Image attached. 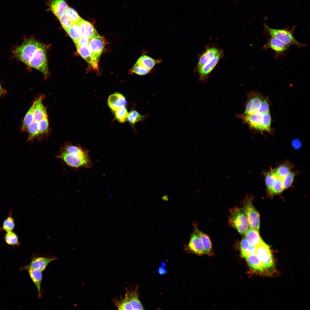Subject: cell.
<instances>
[{"mask_svg":"<svg viewBox=\"0 0 310 310\" xmlns=\"http://www.w3.org/2000/svg\"><path fill=\"white\" fill-rule=\"evenodd\" d=\"M128 114L127 108L125 106H123L116 111L115 118L120 122L123 123L127 120Z\"/></svg>","mask_w":310,"mask_h":310,"instance_id":"37","label":"cell"},{"mask_svg":"<svg viewBox=\"0 0 310 310\" xmlns=\"http://www.w3.org/2000/svg\"><path fill=\"white\" fill-rule=\"evenodd\" d=\"M43 96H40L36 99L33 113L34 121L38 123L47 117L46 108L42 102Z\"/></svg>","mask_w":310,"mask_h":310,"instance_id":"20","label":"cell"},{"mask_svg":"<svg viewBox=\"0 0 310 310\" xmlns=\"http://www.w3.org/2000/svg\"><path fill=\"white\" fill-rule=\"evenodd\" d=\"M28 134V141L31 142L34 139L40 135L37 126V123L33 121L27 128Z\"/></svg>","mask_w":310,"mask_h":310,"instance_id":"34","label":"cell"},{"mask_svg":"<svg viewBox=\"0 0 310 310\" xmlns=\"http://www.w3.org/2000/svg\"><path fill=\"white\" fill-rule=\"evenodd\" d=\"M270 105L268 99L263 96L260 109L259 111L264 113L270 111Z\"/></svg>","mask_w":310,"mask_h":310,"instance_id":"43","label":"cell"},{"mask_svg":"<svg viewBox=\"0 0 310 310\" xmlns=\"http://www.w3.org/2000/svg\"><path fill=\"white\" fill-rule=\"evenodd\" d=\"M49 5L51 10L58 18L69 7L65 0H50Z\"/></svg>","mask_w":310,"mask_h":310,"instance_id":"16","label":"cell"},{"mask_svg":"<svg viewBox=\"0 0 310 310\" xmlns=\"http://www.w3.org/2000/svg\"><path fill=\"white\" fill-rule=\"evenodd\" d=\"M294 167V165L288 161H286L279 165L277 167L273 168L275 174L278 176L284 178L289 173Z\"/></svg>","mask_w":310,"mask_h":310,"instance_id":"27","label":"cell"},{"mask_svg":"<svg viewBox=\"0 0 310 310\" xmlns=\"http://www.w3.org/2000/svg\"><path fill=\"white\" fill-rule=\"evenodd\" d=\"M289 47L278 39L273 37H270L267 42L264 44L263 49L266 51L268 49L273 50L275 53V57L283 55L287 51Z\"/></svg>","mask_w":310,"mask_h":310,"instance_id":"11","label":"cell"},{"mask_svg":"<svg viewBox=\"0 0 310 310\" xmlns=\"http://www.w3.org/2000/svg\"><path fill=\"white\" fill-rule=\"evenodd\" d=\"M257 247L256 253L266 269L273 268L274 262L269 247L263 241Z\"/></svg>","mask_w":310,"mask_h":310,"instance_id":"9","label":"cell"},{"mask_svg":"<svg viewBox=\"0 0 310 310\" xmlns=\"http://www.w3.org/2000/svg\"><path fill=\"white\" fill-rule=\"evenodd\" d=\"M193 226L194 230L199 235L202 241L205 254L209 255H212V245L209 237L207 235L199 230L196 224L193 223Z\"/></svg>","mask_w":310,"mask_h":310,"instance_id":"21","label":"cell"},{"mask_svg":"<svg viewBox=\"0 0 310 310\" xmlns=\"http://www.w3.org/2000/svg\"><path fill=\"white\" fill-rule=\"evenodd\" d=\"M245 258L249 266L254 270L261 272L266 269L256 253L250 255Z\"/></svg>","mask_w":310,"mask_h":310,"instance_id":"25","label":"cell"},{"mask_svg":"<svg viewBox=\"0 0 310 310\" xmlns=\"http://www.w3.org/2000/svg\"><path fill=\"white\" fill-rule=\"evenodd\" d=\"M271 122V117L270 111L264 113L263 123L264 131H267L270 133H272Z\"/></svg>","mask_w":310,"mask_h":310,"instance_id":"38","label":"cell"},{"mask_svg":"<svg viewBox=\"0 0 310 310\" xmlns=\"http://www.w3.org/2000/svg\"><path fill=\"white\" fill-rule=\"evenodd\" d=\"M36 102V100L34 101L26 115L22 127L21 131H26L28 127L34 121L33 113Z\"/></svg>","mask_w":310,"mask_h":310,"instance_id":"29","label":"cell"},{"mask_svg":"<svg viewBox=\"0 0 310 310\" xmlns=\"http://www.w3.org/2000/svg\"><path fill=\"white\" fill-rule=\"evenodd\" d=\"M66 32L74 43L82 35L81 29L78 23L73 24Z\"/></svg>","mask_w":310,"mask_h":310,"instance_id":"32","label":"cell"},{"mask_svg":"<svg viewBox=\"0 0 310 310\" xmlns=\"http://www.w3.org/2000/svg\"><path fill=\"white\" fill-rule=\"evenodd\" d=\"M188 247L190 250L196 254L201 255L205 254L202 241L194 230L191 235Z\"/></svg>","mask_w":310,"mask_h":310,"instance_id":"17","label":"cell"},{"mask_svg":"<svg viewBox=\"0 0 310 310\" xmlns=\"http://www.w3.org/2000/svg\"><path fill=\"white\" fill-rule=\"evenodd\" d=\"M5 92V91L1 86L0 84V98L2 94Z\"/></svg>","mask_w":310,"mask_h":310,"instance_id":"47","label":"cell"},{"mask_svg":"<svg viewBox=\"0 0 310 310\" xmlns=\"http://www.w3.org/2000/svg\"><path fill=\"white\" fill-rule=\"evenodd\" d=\"M220 50L216 48L211 47L205 51L199 60L196 67L197 71L198 72L206 64L213 59Z\"/></svg>","mask_w":310,"mask_h":310,"instance_id":"14","label":"cell"},{"mask_svg":"<svg viewBox=\"0 0 310 310\" xmlns=\"http://www.w3.org/2000/svg\"><path fill=\"white\" fill-rule=\"evenodd\" d=\"M295 26L290 30L287 28L282 29H277L270 28L266 24H264L265 31L270 37H275L281 41L289 47L294 45H296L299 49L306 46L305 44L299 42L297 41L294 36Z\"/></svg>","mask_w":310,"mask_h":310,"instance_id":"2","label":"cell"},{"mask_svg":"<svg viewBox=\"0 0 310 310\" xmlns=\"http://www.w3.org/2000/svg\"><path fill=\"white\" fill-rule=\"evenodd\" d=\"M158 273L160 275L164 274L167 272V270L163 266L160 267L158 269Z\"/></svg>","mask_w":310,"mask_h":310,"instance_id":"46","label":"cell"},{"mask_svg":"<svg viewBox=\"0 0 310 310\" xmlns=\"http://www.w3.org/2000/svg\"><path fill=\"white\" fill-rule=\"evenodd\" d=\"M78 23L81 29L82 35L87 37L89 39L100 36L93 26L89 22L81 18Z\"/></svg>","mask_w":310,"mask_h":310,"instance_id":"18","label":"cell"},{"mask_svg":"<svg viewBox=\"0 0 310 310\" xmlns=\"http://www.w3.org/2000/svg\"><path fill=\"white\" fill-rule=\"evenodd\" d=\"M46 54V48L42 44L33 55L28 65L38 70L45 76L49 74Z\"/></svg>","mask_w":310,"mask_h":310,"instance_id":"5","label":"cell"},{"mask_svg":"<svg viewBox=\"0 0 310 310\" xmlns=\"http://www.w3.org/2000/svg\"><path fill=\"white\" fill-rule=\"evenodd\" d=\"M230 210V224L240 234H245L248 230L249 225L247 216L243 209L235 207Z\"/></svg>","mask_w":310,"mask_h":310,"instance_id":"4","label":"cell"},{"mask_svg":"<svg viewBox=\"0 0 310 310\" xmlns=\"http://www.w3.org/2000/svg\"><path fill=\"white\" fill-rule=\"evenodd\" d=\"M263 114L258 111L251 114L244 113L237 115V116L242 119L243 122L249 125L251 130L263 133L264 131L263 126Z\"/></svg>","mask_w":310,"mask_h":310,"instance_id":"7","label":"cell"},{"mask_svg":"<svg viewBox=\"0 0 310 310\" xmlns=\"http://www.w3.org/2000/svg\"><path fill=\"white\" fill-rule=\"evenodd\" d=\"M78 53L94 69H98L99 59L92 52L88 45L77 47Z\"/></svg>","mask_w":310,"mask_h":310,"instance_id":"12","label":"cell"},{"mask_svg":"<svg viewBox=\"0 0 310 310\" xmlns=\"http://www.w3.org/2000/svg\"><path fill=\"white\" fill-rule=\"evenodd\" d=\"M292 144L295 148H298L301 147V144L300 141L298 139L294 140L292 142Z\"/></svg>","mask_w":310,"mask_h":310,"instance_id":"45","label":"cell"},{"mask_svg":"<svg viewBox=\"0 0 310 310\" xmlns=\"http://www.w3.org/2000/svg\"><path fill=\"white\" fill-rule=\"evenodd\" d=\"M28 270L30 276L37 290L38 297L41 298L42 291L41 284L42 279V272L34 269H30Z\"/></svg>","mask_w":310,"mask_h":310,"instance_id":"22","label":"cell"},{"mask_svg":"<svg viewBox=\"0 0 310 310\" xmlns=\"http://www.w3.org/2000/svg\"><path fill=\"white\" fill-rule=\"evenodd\" d=\"M115 305L119 310H132L131 304V299L127 291L124 299L119 301L115 300Z\"/></svg>","mask_w":310,"mask_h":310,"instance_id":"30","label":"cell"},{"mask_svg":"<svg viewBox=\"0 0 310 310\" xmlns=\"http://www.w3.org/2000/svg\"><path fill=\"white\" fill-rule=\"evenodd\" d=\"M4 239L6 243L10 245L18 246L20 244L17 235L12 231L7 232L4 235Z\"/></svg>","mask_w":310,"mask_h":310,"instance_id":"35","label":"cell"},{"mask_svg":"<svg viewBox=\"0 0 310 310\" xmlns=\"http://www.w3.org/2000/svg\"><path fill=\"white\" fill-rule=\"evenodd\" d=\"M137 288L131 292L128 291L131 298V304L132 310H144V307L139 300L137 294Z\"/></svg>","mask_w":310,"mask_h":310,"instance_id":"31","label":"cell"},{"mask_svg":"<svg viewBox=\"0 0 310 310\" xmlns=\"http://www.w3.org/2000/svg\"><path fill=\"white\" fill-rule=\"evenodd\" d=\"M59 19L62 27L66 32L73 24L69 14L67 11L63 14Z\"/></svg>","mask_w":310,"mask_h":310,"instance_id":"36","label":"cell"},{"mask_svg":"<svg viewBox=\"0 0 310 310\" xmlns=\"http://www.w3.org/2000/svg\"><path fill=\"white\" fill-rule=\"evenodd\" d=\"M240 247L241 256L243 257L256 253L257 247L251 245L245 237L241 240Z\"/></svg>","mask_w":310,"mask_h":310,"instance_id":"26","label":"cell"},{"mask_svg":"<svg viewBox=\"0 0 310 310\" xmlns=\"http://www.w3.org/2000/svg\"><path fill=\"white\" fill-rule=\"evenodd\" d=\"M56 157L74 170L81 168H90L92 166L89 151L79 145L65 144L60 148Z\"/></svg>","mask_w":310,"mask_h":310,"instance_id":"1","label":"cell"},{"mask_svg":"<svg viewBox=\"0 0 310 310\" xmlns=\"http://www.w3.org/2000/svg\"><path fill=\"white\" fill-rule=\"evenodd\" d=\"M263 96L260 93L255 90L249 92L247 94V99L244 113L251 114L259 111Z\"/></svg>","mask_w":310,"mask_h":310,"instance_id":"8","label":"cell"},{"mask_svg":"<svg viewBox=\"0 0 310 310\" xmlns=\"http://www.w3.org/2000/svg\"><path fill=\"white\" fill-rule=\"evenodd\" d=\"M151 70L142 67L135 63L132 68L131 71L140 75H146L150 72Z\"/></svg>","mask_w":310,"mask_h":310,"instance_id":"41","label":"cell"},{"mask_svg":"<svg viewBox=\"0 0 310 310\" xmlns=\"http://www.w3.org/2000/svg\"><path fill=\"white\" fill-rule=\"evenodd\" d=\"M88 45L92 52L99 59L105 45L103 38L100 36L90 39Z\"/></svg>","mask_w":310,"mask_h":310,"instance_id":"19","label":"cell"},{"mask_svg":"<svg viewBox=\"0 0 310 310\" xmlns=\"http://www.w3.org/2000/svg\"><path fill=\"white\" fill-rule=\"evenodd\" d=\"M222 55V51L220 50L216 56L206 64L198 72L200 80L204 81L207 80L209 75L216 65Z\"/></svg>","mask_w":310,"mask_h":310,"instance_id":"13","label":"cell"},{"mask_svg":"<svg viewBox=\"0 0 310 310\" xmlns=\"http://www.w3.org/2000/svg\"><path fill=\"white\" fill-rule=\"evenodd\" d=\"M37 126L40 135L46 133L48 131L49 122L47 117L37 123Z\"/></svg>","mask_w":310,"mask_h":310,"instance_id":"39","label":"cell"},{"mask_svg":"<svg viewBox=\"0 0 310 310\" xmlns=\"http://www.w3.org/2000/svg\"><path fill=\"white\" fill-rule=\"evenodd\" d=\"M12 209L10 210L7 217L3 222L2 228L7 232L13 231L15 224V220L12 216Z\"/></svg>","mask_w":310,"mask_h":310,"instance_id":"33","label":"cell"},{"mask_svg":"<svg viewBox=\"0 0 310 310\" xmlns=\"http://www.w3.org/2000/svg\"><path fill=\"white\" fill-rule=\"evenodd\" d=\"M296 174V172L291 170L284 177L283 180V183L285 189L291 186Z\"/></svg>","mask_w":310,"mask_h":310,"instance_id":"40","label":"cell"},{"mask_svg":"<svg viewBox=\"0 0 310 310\" xmlns=\"http://www.w3.org/2000/svg\"><path fill=\"white\" fill-rule=\"evenodd\" d=\"M253 197L247 195L243 201L242 209L245 214L250 228L258 230L260 226L259 214L252 204Z\"/></svg>","mask_w":310,"mask_h":310,"instance_id":"6","label":"cell"},{"mask_svg":"<svg viewBox=\"0 0 310 310\" xmlns=\"http://www.w3.org/2000/svg\"><path fill=\"white\" fill-rule=\"evenodd\" d=\"M90 40L87 37L82 35L75 44L76 47L88 45V44Z\"/></svg>","mask_w":310,"mask_h":310,"instance_id":"44","label":"cell"},{"mask_svg":"<svg viewBox=\"0 0 310 310\" xmlns=\"http://www.w3.org/2000/svg\"><path fill=\"white\" fill-rule=\"evenodd\" d=\"M66 11L69 14L73 24L79 22L81 18L74 9L69 7Z\"/></svg>","mask_w":310,"mask_h":310,"instance_id":"42","label":"cell"},{"mask_svg":"<svg viewBox=\"0 0 310 310\" xmlns=\"http://www.w3.org/2000/svg\"><path fill=\"white\" fill-rule=\"evenodd\" d=\"M57 259L53 256L34 255L30 264L22 269H34L42 272L50 262Z\"/></svg>","mask_w":310,"mask_h":310,"instance_id":"10","label":"cell"},{"mask_svg":"<svg viewBox=\"0 0 310 310\" xmlns=\"http://www.w3.org/2000/svg\"><path fill=\"white\" fill-rule=\"evenodd\" d=\"M127 102L125 97L119 93L116 92L112 94L108 98V106L112 110L115 111L122 107L125 106Z\"/></svg>","mask_w":310,"mask_h":310,"instance_id":"15","label":"cell"},{"mask_svg":"<svg viewBox=\"0 0 310 310\" xmlns=\"http://www.w3.org/2000/svg\"><path fill=\"white\" fill-rule=\"evenodd\" d=\"M245 238L251 245L257 247L263 241L259 235V230L250 228L245 233Z\"/></svg>","mask_w":310,"mask_h":310,"instance_id":"23","label":"cell"},{"mask_svg":"<svg viewBox=\"0 0 310 310\" xmlns=\"http://www.w3.org/2000/svg\"><path fill=\"white\" fill-rule=\"evenodd\" d=\"M161 61L160 59H155L148 56L144 55L138 59L135 63L151 70L156 64L160 63Z\"/></svg>","mask_w":310,"mask_h":310,"instance_id":"24","label":"cell"},{"mask_svg":"<svg viewBox=\"0 0 310 310\" xmlns=\"http://www.w3.org/2000/svg\"><path fill=\"white\" fill-rule=\"evenodd\" d=\"M41 44L34 39H26L14 50V55L19 60L28 65L33 55Z\"/></svg>","mask_w":310,"mask_h":310,"instance_id":"3","label":"cell"},{"mask_svg":"<svg viewBox=\"0 0 310 310\" xmlns=\"http://www.w3.org/2000/svg\"><path fill=\"white\" fill-rule=\"evenodd\" d=\"M148 116V115H142L136 110L133 109L128 113L127 120L135 129V125L137 123L144 121Z\"/></svg>","mask_w":310,"mask_h":310,"instance_id":"28","label":"cell"}]
</instances>
